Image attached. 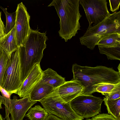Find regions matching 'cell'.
I'll use <instances>...</instances> for the list:
<instances>
[{
    "label": "cell",
    "mask_w": 120,
    "mask_h": 120,
    "mask_svg": "<svg viewBox=\"0 0 120 120\" xmlns=\"http://www.w3.org/2000/svg\"><path fill=\"white\" fill-rule=\"evenodd\" d=\"M72 79L77 81L84 87L82 95H92L95 92L92 86L96 85L120 82V72L112 68L102 66H83L75 64L72 65Z\"/></svg>",
    "instance_id": "6da1fadb"
},
{
    "label": "cell",
    "mask_w": 120,
    "mask_h": 120,
    "mask_svg": "<svg viewBox=\"0 0 120 120\" xmlns=\"http://www.w3.org/2000/svg\"><path fill=\"white\" fill-rule=\"evenodd\" d=\"M46 33L31 29L24 46L19 47L21 67V80H25L34 66L40 63L46 48Z\"/></svg>",
    "instance_id": "7a4b0ae2"
},
{
    "label": "cell",
    "mask_w": 120,
    "mask_h": 120,
    "mask_svg": "<svg viewBox=\"0 0 120 120\" xmlns=\"http://www.w3.org/2000/svg\"><path fill=\"white\" fill-rule=\"evenodd\" d=\"M79 0H53L48 6L55 7L60 19L59 36L65 42L75 36L80 30L82 15Z\"/></svg>",
    "instance_id": "3957f363"
},
{
    "label": "cell",
    "mask_w": 120,
    "mask_h": 120,
    "mask_svg": "<svg viewBox=\"0 0 120 120\" xmlns=\"http://www.w3.org/2000/svg\"><path fill=\"white\" fill-rule=\"evenodd\" d=\"M120 32V11L110 14L101 22L91 26L79 38L81 44L93 50L99 39L112 32Z\"/></svg>",
    "instance_id": "277c9868"
},
{
    "label": "cell",
    "mask_w": 120,
    "mask_h": 120,
    "mask_svg": "<svg viewBox=\"0 0 120 120\" xmlns=\"http://www.w3.org/2000/svg\"><path fill=\"white\" fill-rule=\"evenodd\" d=\"M49 115H55L62 120H82L84 118L72 109L69 102L64 101L59 95L57 88L40 101Z\"/></svg>",
    "instance_id": "5b68a950"
},
{
    "label": "cell",
    "mask_w": 120,
    "mask_h": 120,
    "mask_svg": "<svg viewBox=\"0 0 120 120\" xmlns=\"http://www.w3.org/2000/svg\"><path fill=\"white\" fill-rule=\"evenodd\" d=\"M19 47L11 53L2 86L8 92L16 94L22 82Z\"/></svg>",
    "instance_id": "8992f818"
},
{
    "label": "cell",
    "mask_w": 120,
    "mask_h": 120,
    "mask_svg": "<svg viewBox=\"0 0 120 120\" xmlns=\"http://www.w3.org/2000/svg\"><path fill=\"white\" fill-rule=\"evenodd\" d=\"M103 99L91 95H81L69 102L71 107L84 118L94 117L101 112Z\"/></svg>",
    "instance_id": "52a82bcc"
},
{
    "label": "cell",
    "mask_w": 120,
    "mask_h": 120,
    "mask_svg": "<svg viewBox=\"0 0 120 120\" xmlns=\"http://www.w3.org/2000/svg\"><path fill=\"white\" fill-rule=\"evenodd\" d=\"M83 8L88 21V28L96 25L103 21L111 14L107 6L106 0H79Z\"/></svg>",
    "instance_id": "ba28073f"
},
{
    "label": "cell",
    "mask_w": 120,
    "mask_h": 120,
    "mask_svg": "<svg viewBox=\"0 0 120 120\" xmlns=\"http://www.w3.org/2000/svg\"><path fill=\"white\" fill-rule=\"evenodd\" d=\"M15 12L16 41L19 47L24 45L31 30L30 26V16L22 2L18 4Z\"/></svg>",
    "instance_id": "9c48e42d"
},
{
    "label": "cell",
    "mask_w": 120,
    "mask_h": 120,
    "mask_svg": "<svg viewBox=\"0 0 120 120\" xmlns=\"http://www.w3.org/2000/svg\"><path fill=\"white\" fill-rule=\"evenodd\" d=\"M37 102L30 100L29 95L19 99L14 96L9 105L10 120H23L27 111Z\"/></svg>",
    "instance_id": "30bf717a"
},
{
    "label": "cell",
    "mask_w": 120,
    "mask_h": 120,
    "mask_svg": "<svg viewBox=\"0 0 120 120\" xmlns=\"http://www.w3.org/2000/svg\"><path fill=\"white\" fill-rule=\"evenodd\" d=\"M43 73L40 63L36 64L22 83L16 94L20 98L28 95L34 86L41 80Z\"/></svg>",
    "instance_id": "8fae6325"
},
{
    "label": "cell",
    "mask_w": 120,
    "mask_h": 120,
    "mask_svg": "<svg viewBox=\"0 0 120 120\" xmlns=\"http://www.w3.org/2000/svg\"><path fill=\"white\" fill-rule=\"evenodd\" d=\"M84 87L77 81L72 79L66 81L57 88L58 93L65 102H68L77 96L82 95Z\"/></svg>",
    "instance_id": "7c38bea8"
},
{
    "label": "cell",
    "mask_w": 120,
    "mask_h": 120,
    "mask_svg": "<svg viewBox=\"0 0 120 120\" xmlns=\"http://www.w3.org/2000/svg\"><path fill=\"white\" fill-rule=\"evenodd\" d=\"M55 89L41 80L34 86L29 95L30 100L40 101Z\"/></svg>",
    "instance_id": "4fadbf2b"
},
{
    "label": "cell",
    "mask_w": 120,
    "mask_h": 120,
    "mask_svg": "<svg viewBox=\"0 0 120 120\" xmlns=\"http://www.w3.org/2000/svg\"><path fill=\"white\" fill-rule=\"evenodd\" d=\"M41 81L55 89L59 87L66 82L64 78L49 68L43 71Z\"/></svg>",
    "instance_id": "5bb4252c"
},
{
    "label": "cell",
    "mask_w": 120,
    "mask_h": 120,
    "mask_svg": "<svg viewBox=\"0 0 120 120\" xmlns=\"http://www.w3.org/2000/svg\"><path fill=\"white\" fill-rule=\"evenodd\" d=\"M0 47L7 52L10 57L12 53L18 48L16 43L15 26L0 39Z\"/></svg>",
    "instance_id": "9a60e30c"
},
{
    "label": "cell",
    "mask_w": 120,
    "mask_h": 120,
    "mask_svg": "<svg viewBox=\"0 0 120 120\" xmlns=\"http://www.w3.org/2000/svg\"><path fill=\"white\" fill-rule=\"evenodd\" d=\"M120 45V32H114L107 34L101 37L96 45L115 46Z\"/></svg>",
    "instance_id": "2e32d148"
},
{
    "label": "cell",
    "mask_w": 120,
    "mask_h": 120,
    "mask_svg": "<svg viewBox=\"0 0 120 120\" xmlns=\"http://www.w3.org/2000/svg\"><path fill=\"white\" fill-rule=\"evenodd\" d=\"M25 116L30 120H45L49 114L44 108L39 105L31 107Z\"/></svg>",
    "instance_id": "e0dca14e"
},
{
    "label": "cell",
    "mask_w": 120,
    "mask_h": 120,
    "mask_svg": "<svg viewBox=\"0 0 120 120\" xmlns=\"http://www.w3.org/2000/svg\"><path fill=\"white\" fill-rule=\"evenodd\" d=\"M103 101L106 106L108 113L120 120V98L113 100L104 98Z\"/></svg>",
    "instance_id": "ac0fdd59"
},
{
    "label": "cell",
    "mask_w": 120,
    "mask_h": 120,
    "mask_svg": "<svg viewBox=\"0 0 120 120\" xmlns=\"http://www.w3.org/2000/svg\"><path fill=\"white\" fill-rule=\"evenodd\" d=\"M98 46L100 53L106 55L108 59L120 60V45Z\"/></svg>",
    "instance_id": "d6986e66"
},
{
    "label": "cell",
    "mask_w": 120,
    "mask_h": 120,
    "mask_svg": "<svg viewBox=\"0 0 120 120\" xmlns=\"http://www.w3.org/2000/svg\"><path fill=\"white\" fill-rule=\"evenodd\" d=\"M10 58L7 52L0 47V86H1L2 85L4 75L8 65Z\"/></svg>",
    "instance_id": "ffe728a7"
},
{
    "label": "cell",
    "mask_w": 120,
    "mask_h": 120,
    "mask_svg": "<svg viewBox=\"0 0 120 120\" xmlns=\"http://www.w3.org/2000/svg\"><path fill=\"white\" fill-rule=\"evenodd\" d=\"M120 86V82L116 84L102 83L94 86L92 87L95 91L105 95L112 92Z\"/></svg>",
    "instance_id": "44dd1931"
},
{
    "label": "cell",
    "mask_w": 120,
    "mask_h": 120,
    "mask_svg": "<svg viewBox=\"0 0 120 120\" xmlns=\"http://www.w3.org/2000/svg\"><path fill=\"white\" fill-rule=\"evenodd\" d=\"M5 15L6 19V26L5 27V33L6 34L10 32L14 27L16 22L15 12L9 13L6 8L1 7Z\"/></svg>",
    "instance_id": "7402d4cb"
},
{
    "label": "cell",
    "mask_w": 120,
    "mask_h": 120,
    "mask_svg": "<svg viewBox=\"0 0 120 120\" xmlns=\"http://www.w3.org/2000/svg\"><path fill=\"white\" fill-rule=\"evenodd\" d=\"M0 91L4 98L6 110L5 118L8 120H10L9 115V105L11 101V96L12 94L6 91L0 86Z\"/></svg>",
    "instance_id": "603a6c76"
},
{
    "label": "cell",
    "mask_w": 120,
    "mask_h": 120,
    "mask_svg": "<svg viewBox=\"0 0 120 120\" xmlns=\"http://www.w3.org/2000/svg\"><path fill=\"white\" fill-rule=\"evenodd\" d=\"M105 96V98L107 99L111 100H115L120 98V86Z\"/></svg>",
    "instance_id": "cb8c5ba5"
},
{
    "label": "cell",
    "mask_w": 120,
    "mask_h": 120,
    "mask_svg": "<svg viewBox=\"0 0 120 120\" xmlns=\"http://www.w3.org/2000/svg\"><path fill=\"white\" fill-rule=\"evenodd\" d=\"M91 119V120H118L110 115L104 113L97 115Z\"/></svg>",
    "instance_id": "d4e9b609"
},
{
    "label": "cell",
    "mask_w": 120,
    "mask_h": 120,
    "mask_svg": "<svg viewBox=\"0 0 120 120\" xmlns=\"http://www.w3.org/2000/svg\"><path fill=\"white\" fill-rule=\"evenodd\" d=\"M110 10L114 12L118 10L119 8L120 0H109Z\"/></svg>",
    "instance_id": "484cf974"
},
{
    "label": "cell",
    "mask_w": 120,
    "mask_h": 120,
    "mask_svg": "<svg viewBox=\"0 0 120 120\" xmlns=\"http://www.w3.org/2000/svg\"><path fill=\"white\" fill-rule=\"evenodd\" d=\"M1 12L0 11V39L6 35L5 33V27L1 19Z\"/></svg>",
    "instance_id": "4316f807"
},
{
    "label": "cell",
    "mask_w": 120,
    "mask_h": 120,
    "mask_svg": "<svg viewBox=\"0 0 120 120\" xmlns=\"http://www.w3.org/2000/svg\"><path fill=\"white\" fill-rule=\"evenodd\" d=\"M45 120H62L59 117L53 115H49Z\"/></svg>",
    "instance_id": "83f0119b"
},
{
    "label": "cell",
    "mask_w": 120,
    "mask_h": 120,
    "mask_svg": "<svg viewBox=\"0 0 120 120\" xmlns=\"http://www.w3.org/2000/svg\"><path fill=\"white\" fill-rule=\"evenodd\" d=\"M2 104V101L1 99L0 98V109H2V107L1 105Z\"/></svg>",
    "instance_id": "f1b7e54d"
},
{
    "label": "cell",
    "mask_w": 120,
    "mask_h": 120,
    "mask_svg": "<svg viewBox=\"0 0 120 120\" xmlns=\"http://www.w3.org/2000/svg\"><path fill=\"white\" fill-rule=\"evenodd\" d=\"M0 120H4L0 113Z\"/></svg>",
    "instance_id": "f546056e"
},
{
    "label": "cell",
    "mask_w": 120,
    "mask_h": 120,
    "mask_svg": "<svg viewBox=\"0 0 120 120\" xmlns=\"http://www.w3.org/2000/svg\"><path fill=\"white\" fill-rule=\"evenodd\" d=\"M91 120V119H87L86 120Z\"/></svg>",
    "instance_id": "4dcf8cb0"
},
{
    "label": "cell",
    "mask_w": 120,
    "mask_h": 120,
    "mask_svg": "<svg viewBox=\"0 0 120 120\" xmlns=\"http://www.w3.org/2000/svg\"></svg>",
    "instance_id": "1f68e13d"
}]
</instances>
